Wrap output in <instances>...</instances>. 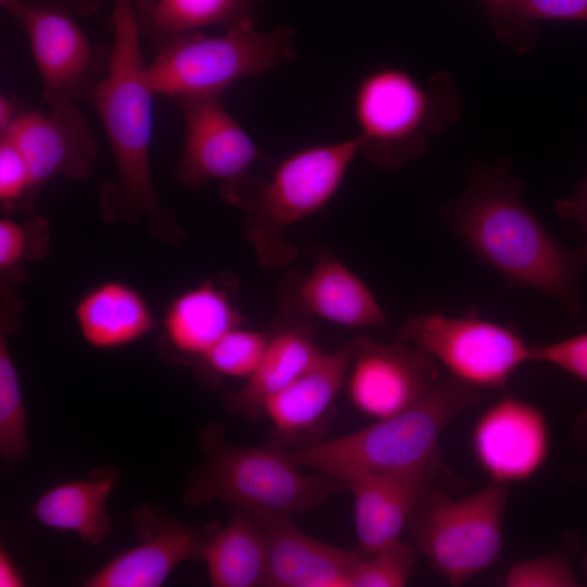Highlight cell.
Segmentation results:
<instances>
[{
	"instance_id": "cell-25",
	"label": "cell",
	"mask_w": 587,
	"mask_h": 587,
	"mask_svg": "<svg viewBox=\"0 0 587 587\" xmlns=\"http://www.w3.org/2000/svg\"><path fill=\"white\" fill-rule=\"evenodd\" d=\"M270 0H146L135 7L141 37L154 49L204 27L224 29L255 20V9Z\"/></svg>"
},
{
	"instance_id": "cell-24",
	"label": "cell",
	"mask_w": 587,
	"mask_h": 587,
	"mask_svg": "<svg viewBox=\"0 0 587 587\" xmlns=\"http://www.w3.org/2000/svg\"><path fill=\"white\" fill-rule=\"evenodd\" d=\"M214 587L265 586L266 541L255 516L240 510L228 524L215 529L202 557Z\"/></svg>"
},
{
	"instance_id": "cell-10",
	"label": "cell",
	"mask_w": 587,
	"mask_h": 587,
	"mask_svg": "<svg viewBox=\"0 0 587 587\" xmlns=\"http://www.w3.org/2000/svg\"><path fill=\"white\" fill-rule=\"evenodd\" d=\"M399 339L439 361L451 376L479 389L504 386L529 361V347L513 329L475 315L417 314L404 322Z\"/></svg>"
},
{
	"instance_id": "cell-36",
	"label": "cell",
	"mask_w": 587,
	"mask_h": 587,
	"mask_svg": "<svg viewBox=\"0 0 587 587\" xmlns=\"http://www.w3.org/2000/svg\"><path fill=\"white\" fill-rule=\"evenodd\" d=\"M570 437L585 458V465L575 476V483L587 485V409L582 410L575 416L570 428Z\"/></svg>"
},
{
	"instance_id": "cell-34",
	"label": "cell",
	"mask_w": 587,
	"mask_h": 587,
	"mask_svg": "<svg viewBox=\"0 0 587 587\" xmlns=\"http://www.w3.org/2000/svg\"><path fill=\"white\" fill-rule=\"evenodd\" d=\"M517 10L530 25L541 20L587 22V0H517Z\"/></svg>"
},
{
	"instance_id": "cell-37",
	"label": "cell",
	"mask_w": 587,
	"mask_h": 587,
	"mask_svg": "<svg viewBox=\"0 0 587 587\" xmlns=\"http://www.w3.org/2000/svg\"><path fill=\"white\" fill-rule=\"evenodd\" d=\"M25 580L5 549L0 550V586L21 587Z\"/></svg>"
},
{
	"instance_id": "cell-31",
	"label": "cell",
	"mask_w": 587,
	"mask_h": 587,
	"mask_svg": "<svg viewBox=\"0 0 587 587\" xmlns=\"http://www.w3.org/2000/svg\"><path fill=\"white\" fill-rule=\"evenodd\" d=\"M35 197L28 166L13 143L0 137V202L5 211H30Z\"/></svg>"
},
{
	"instance_id": "cell-5",
	"label": "cell",
	"mask_w": 587,
	"mask_h": 587,
	"mask_svg": "<svg viewBox=\"0 0 587 587\" xmlns=\"http://www.w3.org/2000/svg\"><path fill=\"white\" fill-rule=\"evenodd\" d=\"M460 103L450 73L422 84L401 67H376L359 80L352 97L360 153L379 170L399 168L459 118Z\"/></svg>"
},
{
	"instance_id": "cell-12",
	"label": "cell",
	"mask_w": 587,
	"mask_h": 587,
	"mask_svg": "<svg viewBox=\"0 0 587 587\" xmlns=\"http://www.w3.org/2000/svg\"><path fill=\"white\" fill-rule=\"evenodd\" d=\"M184 141L177 177L189 189L221 184L250 171L263 158L251 136L227 111L222 95L177 99Z\"/></svg>"
},
{
	"instance_id": "cell-19",
	"label": "cell",
	"mask_w": 587,
	"mask_h": 587,
	"mask_svg": "<svg viewBox=\"0 0 587 587\" xmlns=\"http://www.w3.org/2000/svg\"><path fill=\"white\" fill-rule=\"evenodd\" d=\"M268 335L258 367L226 399L230 411L249 419L261 416L264 403L309 370L324 353L308 320L283 316Z\"/></svg>"
},
{
	"instance_id": "cell-22",
	"label": "cell",
	"mask_w": 587,
	"mask_h": 587,
	"mask_svg": "<svg viewBox=\"0 0 587 587\" xmlns=\"http://www.w3.org/2000/svg\"><path fill=\"white\" fill-rule=\"evenodd\" d=\"M352 353V340L323 355L291 384L263 405L274 428L295 435L315 425L345 387Z\"/></svg>"
},
{
	"instance_id": "cell-9",
	"label": "cell",
	"mask_w": 587,
	"mask_h": 587,
	"mask_svg": "<svg viewBox=\"0 0 587 587\" xmlns=\"http://www.w3.org/2000/svg\"><path fill=\"white\" fill-rule=\"evenodd\" d=\"M24 28L46 104L87 102L105 75L110 48L90 42L60 0H0Z\"/></svg>"
},
{
	"instance_id": "cell-39",
	"label": "cell",
	"mask_w": 587,
	"mask_h": 587,
	"mask_svg": "<svg viewBox=\"0 0 587 587\" xmlns=\"http://www.w3.org/2000/svg\"><path fill=\"white\" fill-rule=\"evenodd\" d=\"M103 0H64L67 7L73 11V13L90 15L92 14L101 4ZM134 7L141 4L146 0H130Z\"/></svg>"
},
{
	"instance_id": "cell-28",
	"label": "cell",
	"mask_w": 587,
	"mask_h": 587,
	"mask_svg": "<svg viewBox=\"0 0 587 587\" xmlns=\"http://www.w3.org/2000/svg\"><path fill=\"white\" fill-rule=\"evenodd\" d=\"M415 565V550L400 540L365 553L351 575L350 587H402Z\"/></svg>"
},
{
	"instance_id": "cell-35",
	"label": "cell",
	"mask_w": 587,
	"mask_h": 587,
	"mask_svg": "<svg viewBox=\"0 0 587 587\" xmlns=\"http://www.w3.org/2000/svg\"><path fill=\"white\" fill-rule=\"evenodd\" d=\"M554 208L561 216L577 222L584 229L586 239L580 258L587 261V177L572 196L558 200Z\"/></svg>"
},
{
	"instance_id": "cell-27",
	"label": "cell",
	"mask_w": 587,
	"mask_h": 587,
	"mask_svg": "<svg viewBox=\"0 0 587 587\" xmlns=\"http://www.w3.org/2000/svg\"><path fill=\"white\" fill-rule=\"evenodd\" d=\"M268 336V333L235 327L223 335L201 360L216 374L247 379L258 367Z\"/></svg>"
},
{
	"instance_id": "cell-18",
	"label": "cell",
	"mask_w": 587,
	"mask_h": 587,
	"mask_svg": "<svg viewBox=\"0 0 587 587\" xmlns=\"http://www.w3.org/2000/svg\"><path fill=\"white\" fill-rule=\"evenodd\" d=\"M439 470L412 475H360L344 483L353 499L360 548L375 552L400 540L401 532Z\"/></svg>"
},
{
	"instance_id": "cell-30",
	"label": "cell",
	"mask_w": 587,
	"mask_h": 587,
	"mask_svg": "<svg viewBox=\"0 0 587 587\" xmlns=\"http://www.w3.org/2000/svg\"><path fill=\"white\" fill-rule=\"evenodd\" d=\"M47 230L46 221L34 214L25 222L10 216L0 220V271L11 272L33 253H40L39 248L47 242H39L36 235Z\"/></svg>"
},
{
	"instance_id": "cell-32",
	"label": "cell",
	"mask_w": 587,
	"mask_h": 587,
	"mask_svg": "<svg viewBox=\"0 0 587 587\" xmlns=\"http://www.w3.org/2000/svg\"><path fill=\"white\" fill-rule=\"evenodd\" d=\"M486 15L499 41L517 54L528 52L537 41L538 27L519 13L517 0H483Z\"/></svg>"
},
{
	"instance_id": "cell-20",
	"label": "cell",
	"mask_w": 587,
	"mask_h": 587,
	"mask_svg": "<svg viewBox=\"0 0 587 587\" xmlns=\"http://www.w3.org/2000/svg\"><path fill=\"white\" fill-rule=\"evenodd\" d=\"M117 483L116 469L97 470L87 478L48 489L33 504L32 514L46 527L75 533L84 542L99 546L112 527L107 503Z\"/></svg>"
},
{
	"instance_id": "cell-17",
	"label": "cell",
	"mask_w": 587,
	"mask_h": 587,
	"mask_svg": "<svg viewBox=\"0 0 587 587\" xmlns=\"http://www.w3.org/2000/svg\"><path fill=\"white\" fill-rule=\"evenodd\" d=\"M215 526L198 529L171 521L140 524L138 545L114 557L84 580L86 587H158L180 563L201 558Z\"/></svg>"
},
{
	"instance_id": "cell-3",
	"label": "cell",
	"mask_w": 587,
	"mask_h": 587,
	"mask_svg": "<svg viewBox=\"0 0 587 587\" xmlns=\"http://www.w3.org/2000/svg\"><path fill=\"white\" fill-rule=\"evenodd\" d=\"M480 400L479 388L449 375L397 414L288 454L300 467L342 484L360 475H412L439 470L440 437L459 415Z\"/></svg>"
},
{
	"instance_id": "cell-8",
	"label": "cell",
	"mask_w": 587,
	"mask_h": 587,
	"mask_svg": "<svg viewBox=\"0 0 587 587\" xmlns=\"http://www.w3.org/2000/svg\"><path fill=\"white\" fill-rule=\"evenodd\" d=\"M505 485L491 484L464 497L429 487L410 516L417 549L452 586L492 566L503 546Z\"/></svg>"
},
{
	"instance_id": "cell-6",
	"label": "cell",
	"mask_w": 587,
	"mask_h": 587,
	"mask_svg": "<svg viewBox=\"0 0 587 587\" xmlns=\"http://www.w3.org/2000/svg\"><path fill=\"white\" fill-rule=\"evenodd\" d=\"M295 53L291 27L263 30L249 20L218 35L199 30L173 38L155 50L145 77L154 96L177 100L222 95L238 80L287 62Z\"/></svg>"
},
{
	"instance_id": "cell-11",
	"label": "cell",
	"mask_w": 587,
	"mask_h": 587,
	"mask_svg": "<svg viewBox=\"0 0 587 587\" xmlns=\"http://www.w3.org/2000/svg\"><path fill=\"white\" fill-rule=\"evenodd\" d=\"M439 379L434 359L414 346L352 339L345 387L353 407L374 421L412 405Z\"/></svg>"
},
{
	"instance_id": "cell-14",
	"label": "cell",
	"mask_w": 587,
	"mask_h": 587,
	"mask_svg": "<svg viewBox=\"0 0 587 587\" xmlns=\"http://www.w3.org/2000/svg\"><path fill=\"white\" fill-rule=\"evenodd\" d=\"M21 110L0 134L20 151L32 177L35 195L49 180L63 176L83 179L97 157L95 136L77 104H47Z\"/></svg>"
},
{
	"instance_id": "cell-29",
	"label": "cell",
	"mask_w": 587,
	"mask_h": 587,
	"mask_svg": "<svg viewBox=\"0 0 587 587\" xmlns=\"http://www.w3.org/2000/svg\"><path fill=\"white\" fill-rule=\"evenodd\" d=\"M505 587H576L578 579L564 552L527 559L513 564L502 580Z\"/></svg>"
},
{
	"instance_id": "cell-38",
	"label": "cell",
	"mask_w": 587,
	"mask_h": 587,
	"mask_svg": "<svg viewBox=\"0 0 587 587\" xmlns=\"http://www.w3.org/2000/svg\"><path fill=\"white\" fill-rule=\"evenodd\" d=\"M21 112L14 100L7 95L0 97V134L4 133Z\"/></svg>"
},
{
	"instance_id": "cell-40",
	"label": "cell",
	"mask_w": 587,
	"mask_h": 587,
	"mask_svg": "<svg viewBox=\"0 0 587 587\" xmlns=\"http://www.w3.org/2000/svg\"><path fill=\"white\" fill-rule=\"evenodd\" d=\"M584 567H585V575H586V578H587V549H586L585 558H584Z\"/></svg>"
},
{
	"instance_id": "cell-1",
	"label": "cell",
	"mask_w": 587,
	"mask_h": 587,
	"mask_svg": "<svg viewBox=\"0 0 587 587\" xmlns=\"http://www.w3.org/2000/svg\"><path fill=\"white\" fill-rule=\"evenodd\" d=\"M113 2L109 67L91 99L116 167V180L100 192V209L111 223L146 220L157 240L178 247L185 233L176 215L161 204L152 179L154 93L145 77L138 16L130 0Z\"/></svg>"
},
{
	"instance_id": "cell-13",
	"label": "cell",
	"mask_w": 587,
	"mask_h": 587,
	"mask_svg": "<svg viewBox=\"0 0 587 587\" xmlns=\"http://www.w3.org/2000/svg\"><path fill=\"white\" fill-rule=\"evenodd\" d=\"M550 429L544 412L520 398L503 397L480 413L471 434V448L491 483L528 480L545 465Z\"/></svg>"
},
{
	"instance_id": "cell-21",
	"label": "cell",
	"mask_w": 587,
	"mask_h": 587,
	"mask_svg": "<svg viewBox=\"0 0 587 587\" xmlns=\"http://www.w3.org/2000/svg\"><path fill=\"white\" fill-rule=\"evenodd\" d=\"M74 314L83 338L96 349L129 345L155 326V317L145 297L120 280L92 287L78 300Z\"/></svg>"
},
{
	"instance_id": "cell-26",
	"label": "cell",
	"mask_w": 587,
	"mask_h": 587,
	"mask_svg": "<svg viewBox=\"0 0 587 587\" xmlns=\"http://www.w3.org/2000/svg\"><path fill=\"white\" fill-rule=\"evenodd\" d=\"M4 305V303H2ZM1 311L0 329V452L8 462H20L27 452V423L21 384L8 342L12 315Z\"/></svg>"
},
{
	"instance_id": "cell-2",
	"label": "cell",
	"mask_w": 587,
	"mask_h": 587,
	"mask_svg": "<svg viewBox=\"0 0 587 587\" xmlns=\"http://www.w3.org/2000/svg\"><path fill=\"white\" fill-rule=\"evenodd\" d=\"M507 161L475 164L464 192L446 207L452 228L508 285L539 290L573 315L582 313L577 258L544 227L522 198Z\"/></svg>"
},
{
	"instance_id": "cell-33",
	"label": "cell",
	"mask_w": 587,
	"mask_h": 587,
	"mask_svg": "<svg viewBox=\"0 0 587 587\" xmlns=\"http://www.w3.org/2000/svg\"><path fill=\"white\" fill-rule=\"evenodd\" d=\"M529 361L553 365L587 382V333L548 345L532 346Z\"/></svg>"
},
{
	"instance_id": "cell-4",
	"label": "cell",
	"mask_w": 587,
	"mask_h": 587,
	"mask_svg": "<svg viewBox=\"0 0 587 587\" xmlns=\"http://www.w3.org/2000/svg\"><path fill=\"white\" fill-rule=\"evenodd\" d=\"M360 154L357 137L312 145L278 161L267 177L250 171L222 183L220 193L243 213V235L267 270L294 261L289 229L322 211L336 196Z\"/></svg>"
},
{
	"instance_id": "cell-7",
	"label": "cell",
	"mask_w": 587,
	"mask_h": 587,
	"mask_svg": "<svg viewBox=\"0 0 587 587\" xmlns=\"http://www.w3.org/2000/svg\"><path fill=\"white\" fill-rule=\"evenodd\" d=\"M205 460L195 472L185 502L221 501L251 514L303 513L323 503L340 483L307 473L287 450L275 446L238 447L204 438Z\"/></svg>"
},
{
	"instance_id": "cell-16",
	"label": "cell",
	"mask_w": 587,
	"mask_h": 587,
	"mask_svg": "<svg viewBox=\"0 0 587 587\" xmlns=\"http://www.w3.org/2000/svg\"><path fill=\"white\" fill-rule=\"evenodd\" d=\"M267 548L265 586L350 587L352 572L364 552L337 548L301 532L289 515L253 514Z\"/></svg>"
},
{
	"instance_id": "cell-15",
	"label": "cell",
	"mask_w": 587,
	"mask_h": 587,
	"mask_svg": "<svg viewBox=\"0 0 587 587\" xmlns=\"http://www.w3.org/2000/svg\"><path fill=\"white\" fill-rule=\"evenodd\" d=\"M282 316L320 319L346 328L384 327L387 317L369 286L344 262L321 253L304 273L290 272L277 290Z\"/></svg>"
},
{
	"instance_id": "cell-23",
	"label": "cell",
	"mask_w": 587,
	"mask_h": 587,
	"mask_svg": "<svg viewBox=\"0 0 587 587\" xmlns=\"http://www.w3.org/2000/svg\"><path fill=\"white\" fill-rule=\"evenodd\" d=\"M240 323L232 292L214 279H207L177 295L163 319L170 344L180 353L200 359Z\"/></svg>"
}]
</instances>
